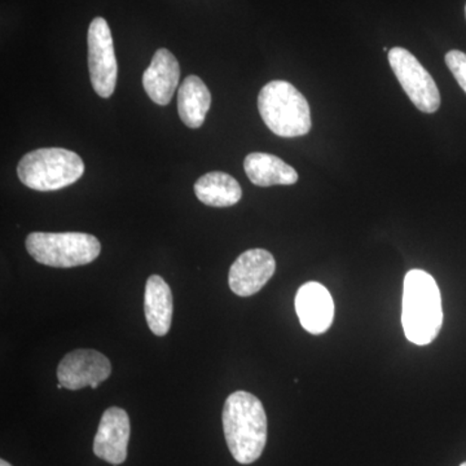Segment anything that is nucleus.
<instances>
[{
  "label": "nucleus",
  "instance_id": "f257e3e1",
  "mask_svg": "<svg viewBox=\"0 0 466 466\" xmlns=\"http://www.w3.org/2000/svg\"><path fill=\"white\" fill-rule=\"evenodd\" d=\"M227 446L236 461L253 464L267 443V416L262 401L247 391L227 398L222 413Z\"/></svg>",
  "mask_w": 466,
  "mask_h": 466
},
{
  "label": "nucleus",
  "instance_id": "f03ea898",
  "mask_svg": "<svg viewBox=\"0 0 466 466\" xmlns=\"http://www.w3.org/2000/svg\"><path fill=\"white\" fill-rule=\"evenodd\" d=\"M401 324L408 341L429 345L443 325L441 290L434 278L422 269H410L404 278Z\"/></svg>",
  "mask_w": 466,
  "mask_h": 466
},
{
  "label": "nucleus",
  "instance_id": "7ed1b4c3",
  "mask_svg": "<svg viewBox=\"0 0 466 466\" xmlns=\"http://www.w3.org/2000/svg\"><path fill=\"white\" fill-rule=\"evenodd\" d=\"M258 110L267 127L281 137H297L311 130L306 97L287 81H272L259 92Z\"/></svg>",
  "mask_w": 466,
  "mask_h": 466
},
{
  "label": "nucleus",
  "instance_id": "20e7f679",
  "mask_svg": "<svg viewBox=\"0 0 466 466\" xmlns=\"http://www.w3.org/2000/svg\"><path fill=\"white\" fill-rule=\"evenodd\" d=\"M84 173L82 158L64 148L33 150L20 159L17 167L21 183L41 192L57 191L72 186Z\"/></svg>",
  "mask_w": 466,
  "mask_h": 466
},
{
  "label": "nucleus",
  "instance_id": "39448f33",
  "mask_svg": "<svg viewBox=\"0 0 466 466\" xmlns=\"http://www.w3.org/2000/svg\"><path fill=\"white\" fill-rule=\"evenodd\" d=\"M25 245L36 262L56 268L88 265L101 253L100 241L82 232H33Z\"/></svg>",
  "mask_w": 466,
  "mask_h": 466
},
{
  "label": "nucleus",
  "instance_id": "423d86ee",
  "mask_svg": "<svg viewBox=\"0 0 466 466\" xmlns=\"http://www.w3.org/2000/svg\"><path fill=\"white\" fill-rule=\"evenodd\" d=\"M389 63L417 109L424 113H434L440 109L441 94L433 76L410 51L401 47L391 48Z\"/></svg>",
  "mask_w": 466,
  "mask_h": 466
},
{
  "label": "nucleus",
  "instance_id": "0eeeda50",
  "mask_svg": "<svg viewBox=\"0 0 466 466\" xmlns=\"http://www.w3.org/2000/svg\"><path fill=\"white\" fill-rule=\"evenodd\" d=\"M88 70L92 87L104 99L116 90L118 66L113 45L112 32L103 17H95L88 27Z\"/></svg>",
  "mask_w": 466,
  "mask_h": 466
},
{
  "label": "nucleus",
  "instance_id": "6e6552de",
  "mask_svg": "<svg viewBox=\"0 0 466 466\" xmlns=\"http://www.w3.org/2000/svg\"><path fill=\"white\" fill-rule=\"evenodd\" d=\"M112 373L109 359L95 350H76L60 361L57 368L58 383L67 390L96 389Z\"/></svg>",
  "mask_w": 466,
  "mask_h": 466
},
{
  "label": "nucleus",
  "instance_id": "1a4fd4ad",
  "mask_svg": "<svg viewBox=\"0 0 466 466\" xmlns=\"http://www.w3.org/2000/svg\"><path fill=\"white\" fill-rule=\"evenodd\" d=\"M275 271V258L269 251L247 250L235 260L229 269V288L236 296H254L268 283Z\"/></svg>",
  "mask_w": 466,
  "mask_h": 466
},
{
  "label": "nucleus",
  "instance_id": "9d476101",
  "mask_svg": "<svg viewBox=\"0 0 466 466\" xmlns=\"http://www.w3.org/2000/svg\"><path fill=\"white\" fill-rule=\"evenodd\" d=\"M130 433V419L127 412L118 407L108 408L101 417L99 429L95 437V455L109 464H122L127 459Z\"/></svg>",
  "mask_w": 466,
  "mask_h": 466
},
{
  "label": "nucleus",
  "instance_id": "9b49d317",
  "mask_svg": "<svg viewBox=\"0 0 466 466\" xmlns=\"http://www.w3.org/2000/svg\"><path fill=\"white\" fill-rule=\"evenodd\" d=\"M296 311L303 329L311 334H323L329 329L334 318L332 296L324 285H302L296 296Z\"/></svg>",
  "mask_w": 466,
  "mask_h": 466
},
{
  "label": "nucleus",
  "instance_id": "f8f14e48",
  "mask_svg": "<svg viewBox=\"0 0 466 466\" xmlns=\"http://www.w3.org/2000/svg\"><path fill=\"white\" fill-rule=\"evenodd\" d=\"M180 79V66L177 57L167 48H159L143 75V87L147 95L158 106H167L173 99Z\"/></svg>",
  "mask_w": 466,
  "mask_h": 466
},
{
  "label": "nucleus",
  "instance_id": "ddd939ff",
  "mask_svg": "<svg viewBox=\"0 0 466 466\" xmlns=\"http://www.w3.org/2000/svg\"><path fill=\"white\" fill-rule=\"evenodd\" d=\"M173 293L167 281L161 276H150L144 291V314L150 332L158 337L167 336L173 320Z\"/></svg>",
  "mask_w": 466,
  "mask_h": 466
},
{
  "label": "nucleus",
  "instance_id": "4468645a",
  "mask_svg": "<svg viewBox=\"0 0 466 466\" xmlns=\"http://www.w3.org/2000/svg\"><path fill=\"white\" fill-rule=\"evenodd\" d=\"M244 168L250 182L258 187L291 186L299 182V173L269 153H250L245 158Z\"/></svg>",
  "mask_w": 466,
  "mask_h": 466
},
{
  "label": "nucleus",
  "instance_id": "2eb2a0df",
  "mask_svg": "<svg viewBox=\"0 0 466 466\" xmlns=\"http://www.w3.org/2000/svg\"><path fill=\"white\" fill-rule=\"evenodd\" d=\"M211 106V94L200 76H188L177 92V112L183 124L201 127Z\"/></svg>",
  "mask_w": 466,
  "mask_h": 466
},
{
  "label": "nucleus",
  "instance_id": "dca6fc26",
  "mask_svg": "<svg viewBox=\"0 0 466 466\" xmlns=\"http://www.w3.org/2000/svg\"><path fill=\"white\" fill-rule=\"evenodd\" d=\"M195 193L202 204L213 208L233 207L242 198L240 183L222 171L202 175L195 183Z\"/></svg>",
  "mask_w": 466,
  "mask_h": 466
},
{
  "label": "nucleus",
  "instance_id": "f3484780",
  "mask_svg": "<svg viewBox=\"0 0 466 466\" xmlns=\"http://www.w3.org/2000/svg\"><path fill=\"white\" fill-rule=\"evenodd\" d=\"M447 66L455 76L456 81L460 87L464 90L466 94V54L462 51L452 50L444 57Z\"/></svg>",
  "mask_w": 466,
  "mask_h": 466
},
{
  "label": "nucleus",
  "instance_id": "a211bd4d",
  "mask_svg": "<svg viewBox=\"0 0 466 466\" xmlns=\"http://www.w3.org/2000/svg\"><path fill=\"white\" fill-rule=\"evenodd\" d=\"M0 466H12L9 462L5 461V460H0Z\"/></svg>",
  "mask_w": 466,
  "mask_h": 466
},
{
  "label": "nucleus",
  "instance_id": "6ab92c4d",
  "mask_svg": "<svg viewBox=\"0 0 466 466\" xmlns=\"http://www.w3.org/2000/svg\"><path fill=\"white\" fill-rule=\"evenodd\" d=\"M460 466H466V462H462V464Z\"/></svg>",
  "mask_w": 466,
  "mask_h": 466
},
{
  "label": "nucleus",
  "instance_id": "aec40b11",
  "mask_svg": "<svg viewBox=\"0 0 466 466\" xmlns=\"http://www.w3.org/2000/svg\"><path fill=\"white\" fill-rule=\"evenodd\" d=\"M465 12H466V8H465Z\"/></svg>",
  "mask_w": 466,
  "mask_h": 466
}]
</instances>
